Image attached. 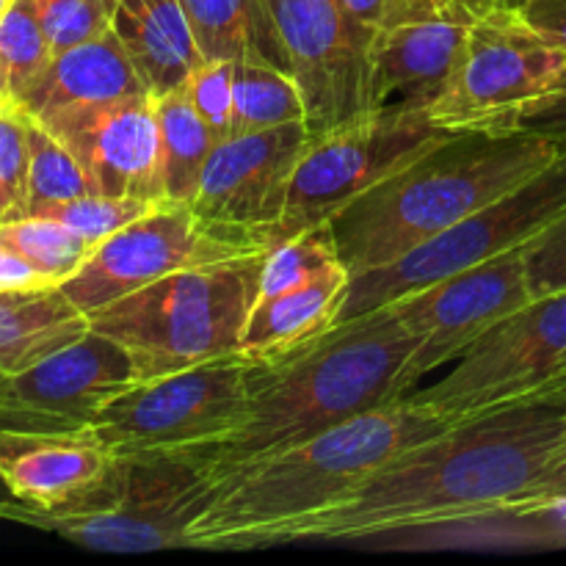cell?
Segmentation results:
<instances>
[{
    "instance_id": "cell-1",
    "label": "cell",
    "mask_w": 566,
    "mask_h": 566,
    "mask_svg": "<svg viewBox=\"0 0 566 566\" xmlns=\"http://www.w3.org/2000/svg\"><path fill=\"white\" fill-rule=\"evenodd\" d=\"M564 440L562 403L520 401L464 418L381 464L343 501L287 525L276 545L359 542L497 517Z\"/></svg>"
},
{
    "instance_id": "cell-2",
    "label": "cell",
    "mask_w": 566,
    "mask_h": 566,
    "mask_svg": "<svg viewBox=\"0 0 566 566\" xmlns=\"http://www.w3.org/2000/svg\"><path fill=\"white\" fill-rule=\"evenodd\" d=\"M418 337L390 307L337 326L302 352L249 365V403L241 423L197 448L213 484L276 451L396 401V385Z\"/></svg>"
},
{
    "instance_id": "cell-3",
    "label": "cell",
    "mask_w": 566,
    "mask_h": 566,
    "mask_svg": "<svg viewBox=\"0 0 566 566\" xmlns=\"http://www.w3.org/2000/svg\"><path fill=\"white\" fill-rule=\"evenodd\" d=\"M453 426L407 398L357 415L348 423L276 451L213 490L186 531V547L241 551L276 545L282 531L357 490L374 470L407 448Z\"/></svg>"
},
{
    "instance_id": "cell-4",
    "label": "cell",
    "mask_w": 566,
    "mask_h": 566,
    "mask_svg": "<svg viewBox=\"0 0 566 566\" xmlns=\"http://www.w3.org/2000/svg\"><path fill=\"white\" fill-rule=\"evenodd\" d=\"M528 130L448 133L326 221L348 274L423 247L562 155Z\"/></svg>"
},
{
    "instance_id": "cell-5",
    "label": "cell",
    "mask_w": 566,
    "mask_h": 566,
    "mask_svg": "<svg viewBox=\"0 0 566 566\" xmlns=\"http://www.w3.org/2000/svg\"><path fill=\"white\" fill-rule=\"evenodd\" d=\"M265 252L175 271L92 313L88 326L130 354L142 381L232 357L260 296Z\"/></svg>"
},
{
    "instance_id": "cell-6",
    "label": "cell",
    "mask_w": 566,
    "mask_h": 566,
    "mask_svg": "<svg viewBox=\"0 0 566 566\" xmlns=\"http://www.w3.org/2000/svg\"><path fill=\"white\" fill-rule=\"evenodd\" d=\"M213 479L191 453L116 457L108 479L72 506L36 512L17 503L14 523L99 553L186 547V531L213 497Z\"/></svg>"
},
{
    "instance_id": "cell-7",
    "label": "cell",
    "mask_w": 566,
    "mask_h": 566,
    "mask_svg": "<svg viewBox=\"0 0 566 566\" xmlns=\"http://www.w3.org/2000/svg\"><path fill=\"white\" fill-rule=\"evenodd\" d=\"M564 216L566 149L551 166L520 182L514 191L475 210L473 216L453 224L442 235L431 238L423 247L412 249L392 263L354 274L348 280L346 296H343L332 329L359 318V315L387 307L407 293L459 274L470 265L528 247L534 238H539L547 227L556 224Z\"/></svg>"
},
{
    "instance_id": "cell-8",
    "label": "cell",
    "mask_w": 566,
    "mask_h": 566,
    "mask_svg": "<svg viewBox=\"0 0 566 566\" xmlns=\"http://www.w3.org/2000/svg\"><path fill=\"white\" fill-rule=\"evenodd\" d=\"M566 77V50L542 36L520 9H497L468 28L462 55L429 119L451 133L520 130L525 114Z\"/></svg>"
},
{
    "instance_id": "cell-9",
    "label": "cell",
    "mask_w": 566,
    "mask_h": 566,
    "mask_svg": "<svg viewBox=\"0 0 566 566\" xmlns=\"http://www.w3.org/2000/svg\"><path fill=\"white\" fill-rule=\"evenodd\" d=\"M249 403V363L238 354L177 370L116 396L86 429L114 457L186 453L241 423Z\"/></svg>"
},
{
    "instance_id": "cell-10",
    "label": "cell",
    "mask_w": 566,
    "mask_h": 566,
    "mask_svg": "<svg viewBox=\"0 0 566 566\" xmlns=\"http://www.w3.org/2000/svg\"><path fill=\"white\" fill-rule=\"evenodd\" d=\"M271 238L205 221L188 202L155 205L94 247L86 263L61 282L72 304L92 315L175 271L265 252Z\"/></svg>"
},
{
    "instance_id": "cell-11",
    "label": "cell",
    "mask_w": 566,
    "mask_h": 566,
    "mask_svg": "<svg viewBox=\"0 0 566 566\" xmlns=\"http://www.w3.org/2000/svg\"><path fill=\"white\" fill-rule=\"evenodd\" d=\"M451 130L418 114H363L329 133L310 136L287 188L285 213L271 243L324 227L368 188L401 169Z\"/></svg>"
},
{
    "instance_id": "cell-12",
    "label": "cell",
    "mask_w": 566,
    "mask_h": 566,
    "mask_svg": "<svg viewBox=\"0 0 566 566\" xmlns=\"http://www.w3.org/2000/svg\"><path fill=\"white\" fill-rule=\"evenodd\" d=\"M566 357V291L534 296L492 326L440 381L407 398L412 407L459 423L520 403Z\"/></svg>"
},
{
    "instance_id": "cell-13",
    "label": "cell",
    "mask_w": 566,
    "mask_h": 566,
    "mask_svg": "<svg viewBox=\"0 0 566 566\" xmlns=\"http://www.w3.org/2000/svg\"><path fill=\"white\" fill-rule=\"evenodd\" d=\"M287 72L307 108L310 136L368 114L376 31L343 0H263Z\"/></svg>"
},
{
    "instance_id": "cell-14",
    "label": "cell",
    "mask_w": 566,
    "mask_h": 566,
    "mask_svg": "<svg viewBox=\"0 0 566 566\" xmlns=\"http://www.w3.org/2000/svg\"><path fill=\"white\" fill-rule=\"evenodd\" d=\"M531 298L534 293L523 247L387 304L418 337V346L396 385V401L431 370L462 357L492 326L517 313Z\"/></svg>"
},
{
    "instance_id": "cell-15",
    "label": "cell",
    "mask_w": 566,
    "mask_h": 566,
    "mask_svg": "<svg viewBox=\"0 0 566 566\" xmlns=\"http://www.w3.org/2000/svg\"><path fill=\"white\" fill-rule=\"evenodd\" d=\"M307 144L304 122L224 138L205 164L191 208L205 221L271 238L285 213L287 188Z\"/></svg>"
},
{
    "instance_id": "cell-16",
    "label": "cell",
    "mask_w": 566,
    "mask_h": 566,
    "mask_svg": "<svg viewBox=\"0 0 566 566\" xmlns=\"http://www.w3.org/2000/svg\"><path fill=\"white\" fill-rule=\"evenodd\" d=\"M39 122L70 147L97 193L166 202L153 94L66 108Z\"/></svg>"
},
{
    "instance_id": "cell-17",
    "label": "cell",
    "mask_w": 566,
    "mask_h": 566,
    "mask_svg": "<svg viewBox=\"0 0 566 566\" xmlns=\"http://www.w3.org/2000/svg\"><path fill=\"white\" fill-rule=\"evenodd\" d=\"M138 381L130 354L88 329L25 374L11 376V396L31 412L39 429H81Z\"/></svg>"
},
{
    "instance_id": "cell-18",
    "label": "cell",
    "mask_w": 566,
    "mask_h": 566,
    "mask_svg": "<svg viewBox=\"0 0 566 566\" xmlns=\"http://www.w3.org/2000/svg\"><path fill=\"white\" fill-rule=\"evenodd\" d=\"M114 459L86 426H0V484L36 512L72 506L92 495L108 479Z\"/></svg>"
},
{
    "instance_id": "cell-19",
    "label": "cell",
    "mask_w": 566,
    "mask_h": 566,
    "mask_svg": "<svg viewBox=\"0 0 566 566\" xmlns=\"http://www.w3.org/2000/svg\"><path fill=\"white\" fill-rule=\"evenodd\" d=\"M468 28L464 22L437 17L376 31L368 114H429L451 83Z\"/></svg>"
},
{
    "instance_id": "cell-20",
    "label": "cell",
    "mask_w": 566,
    "mask_h": 566,
    "mask_svg": "<svg viewBox=\"0 0 566 566\" xmlns=\"http://www.w3.org/2000/svg\"><path fill=\"white\" fill-rule=\"evenodd\" d=\"M144 94H149L147 83L111 28L103 36L55 55L48 70L17 97V105L33 119H48L66 108L116 103Z\"/></svg>"
},
{
    "instance_id": "cell-21",
    "label": "cell",
    "mask_w": 566,
    "mask_h": 566,
    "mask_svg": "<svg viewBox=\"0 0 566 566\" xmlns=\"http://www.w3.org/2000/svg\"><path fill=\"white\" fill-rule=\"evenodd\" d=\"M352 274L346 265L332 269L302 285L258 296L243 326L238 357L249 365L285 359L332 332Z\"/></svg>"
},
{
    "instance_id": "cell-22",
    "label": "cell",
    "mask_w": 566,
    "mask_h": 566,
    "mask_svg": "<svg viewBox=\"0 0 566 566\" xmlns=\"http://www.w3.org/2000/svg\"><path fill=\"white\" fill-rule=\"evenodd\" d=\"M114 33L153 97L186 86L205 61L180 0H116Z\"/></svg>"
},
{
    "instance_id": "cell-23",
    "label": "cell",
    "mask_w": 566,
    "mask_h": 566,
    "mask_svg": "<svg viewBox=\"0 0 566 566\" xmlns=\"http://www.w3.org/2000/svg\"><path fill=\"white\" fill-rule=\"evenodd\" d=\"M92 329L61 285L36 291H0V368L25 374Z\"/></svg>"
},
{
    "instance_id": "cell-24",
    "label": "cell",
    "mask_w": 566,
    "mask_h": 566,
    "mask_svg": "<svg viewBox=\"0 0 566 566\" xmlns=\"http://www.w3.org/2000/svg\"><path fill=\"white\" fill-rule=\"evenodd\" d=\"M205 61L263 59L287 70L263 0H180Z\"/></svg>"
},
{
    "instance_id": "cell-25",
    "label": "cell",
    "mask_w": 566,
    "mask_h": 566,
    "mask_svg": "<svg viewBox=\"0 0 566 566\" xmlns=\"http://www.w3.org/2000/svg\"><path fill=\"white\" fill-rule=\"evenodd\" d=\"M155 114H158L160 130V169H164L166 199L191 205L205 164L216 147V136L193 108L182 86L164 97H155Z\"/></svg>"
},
{
    "instance_id": "cell-26",
    "label": "cell",
    "mask_w": 566,
    "mask_h": 566,
    "mask_svg": "<svg viewBox=\"0 0 566 566\" xmlns=\"http://www.w3.org/2000/svg\"><path fill=\"white\" fill-rule=\"evenodd\" d=\"M232 66H235L232 70V88H235L232 136L293 125V122L307 125L302 88L291 72L263 59L235 61Z\"/></svg>"
},
{
    "instance_id": "cell-27",
    "label": "cell",
    "mask_w": 566,
    "mask_h": 566,
    "mask_svg": "<svg viewBox=\"0 0 566 566\" xmlns=\"http://www.w3.org/2000/svg\"><path fill=\"white\" fill-rule=\"evenodd\" d=\"M28 147H31L28 216H44L59 205L86 197V193H97L70 147L31 114H28Z\"/></svg>"
},
{
    "instance_id": "cell-28",
    "label": "cell",
    "mask_w": 566,
    "mask_h": 566,
    "mask_svg": "<svg viewBox=\"0 0 566 566\" xmlns=\"http://www.w3.org/2000/svg\"><path fill=\"white\" fill-rule=\"evenodd\" d=\"M0 243L20 254L53 285L70 280L94 252L86 238L77 235L61 221L44 219V216H25V219L0 224Z\"/></svg>"
},
{
    "instance_id": "cell-29",
    "label": "cell",
    "mask_w": 566,
    "mask_h": 566,
    "mask_svg": "<svg viewBox=\"0 0 566 566\" xmlns=\"http://www.w3.org/2000/svg\"><path fill=\"white\" fill-rule=\"evenodd\" d=\"M53 61L36 0H14L0 20V64L14 99L42 75Z\"/></svg>"
},
{
    "instance_id": "cell-30",
    "label": "cell",
    "mask_w": 566,
    "mask_h": 566,
    "mask_svg": "<svg viewBox=\"0 0 566 566\" xmlns=\"http://www.w3.org/2000/svg\"><path fill=\"white\" fill-rule=\"evenodd\" d=\"M28 114L17 103L0 108V224L28 216Z\"/></svg>"
},
{
    "instance_id": "cell-31",
    "label": "cell",
    "mask_w": 566,
    "mask_h": 566,
    "mask_svg": "<svg viewBox=\"0 0 566 566\" xmlns=\"http://www.w3.org/2000/svg\"><path fill=\"white\" fill-rule=\"evenodd\" d=\"M53 59L114 28L116 0H36Z\"/></svg>"
},
{
    "instance_id": "cell-32",
    "label": "cell",
    "mask_w": 566,
    "mask_h": 566,
    "mask_svg": "<svg viewBox=\"0 0 566 566\" xmlns=\"http://www.w3.org/2000/svg\"><path fill=\"white\" fill-rule=\"evenodd\" d=\"M153 208H155L153 202H142V199L86 193V197H77L72 199V202H64L59 205V208L48 210L44 219L61 221V224H66L70 230H75L77 235L86 238L92 247H97V243H103L105 238L119 232L122 227L136 221L138 216L149 213Z\"/></svg>"
},
{
    "instance_id": "cell-33",
    "label": "cell",
    "mask_w": 566,
    "mask_h": 566,
    "mask_svg": "<svg viewBox=\"0 0 566 566\" xmlns=\"http://www.w3.org/2000/svg\"><path fill=\"white\" fill-rule=\"evenodd\" d=\"M232 61H202L186 81V94L208 122L216 144L232 136V108H235V88H232Z\"/></svg>"
},
{
    "instance_id": "cell-34",
    "label": "cell",
    "mask_w": 566,
    "mask_h": 566,
    "mask_svg": "<svg viewBox=\"0 0 566 566\" xmlns=\"http://www.w3.org/2000/svg\"><path fill=\"white\" fill-rule=\"evenodd\" d=\"M525 263L534 296L566 291V216L525 247Z\"/></svg>"
},
{
    "instance_id": "cell-35",
    "label": "cell",
    "mask_w": 566,
    "mask_h": 566,
    "mask_svg": "<svg viewBox=\"0 0 566 566\" xmlns=\"http://www.w3.org/2000/svg\"><path fill=\"white\" fill-rule=\"evenodd\" d=\"M566 509V440L553 462L509 503L506 517H536V514L564 512Z\"/></svg>"
},
{
    "instance_id": "cell-36",
    "label": "cell",
    "mask_w": 566,
    "mask_h": 566,
    "mask_svg": "<svg viewBox=\"0 0 566 566\" xmlns=\"http://www.w3.org/2000/svg\"><path fill=\"white\" fill-rule=\"evenodd\" d=\"M343 6L374 31H390L442 17L434 0H343Z\"/></svg>"
},
{
    "instance_id": "cell-37",
    "label": "cell",
    "mask_w": 566,
    "mask_h": 566,
    "mask_svg": "<svg viewBox=\"0 0 566 566\" xmlns=\"http://www.w3.org/2000/svg\"><path fill=\"white\" fill-rule=\"evenodd\" d=\"M520 130H528V133H536V136L551 138L553 144H558V147L566 149V77L551 97L542 99L531 114L523 116Z\"/></svg>"
},
{
    "instance_id": "cell-38",
    "label": "cell",
    "mask_w": 566,
    "mask_h": 566,
    "mask_svg": "<svg viewBox=\"0 0 566 566\" xmlns=\"http://www.w3.org/2000/svg\"><path fill=\"white\" fill-rule=\"evenodd\" d=\"M520 14L545 39L566 50V0H525Z\"/></svg>"
},
{
    "instance_id": "cell-39",
    "label": "cell",
    "mask_w": 566,
    "mask_h": 566,
    "mask_svg": "<svg viewBox=\"0 0 566 566\" xmlns=\"http://www.w3.org/2000/svg\"><path fill=\"white\" fill-rule=\"evenodd\" d=\"M53 282L39 274L33 265L17 252H11L6 243H0V291H36V287H50Z\"/></svg>"
},
{
    "instance_id": "cell-40",
    "label": "cell",
    "mask_w": 566,
    "mask_h": 566,
    "mask_svg": "<svg viewBox=\"0 0 566 566\" xmlns=\"http://www.w3.org/2000/svg\"><path fill=\"white\" fill-rule=\"evenodd\" d=\"M434 3L446 20L464 22V25H473L475 20L497 9H514L512 0H434Z\"/></svg>"
},
{
    "instance_id": "cell-41",
    "label": "cell",
    "mask_w": 566,
    "mask_h": 566,
    "mask_svg": "<svg viewBox=\"0 0 566 566\" xmlns=\"http://www.w3.org/2000/svg\"><path fill=\"white\" fill-rule=\"evenodd\" d=\"M566 396V357L562 359V365H558L556 370H553L551 376H547L545 381H542L539 387H536L534 392H531L525 401H551V403H558L562 398Z\"/></svg>"
},
{
    "instance_id": "cell-42",
    "label": "cell",
    "mask_w": 566,
    "mask_h": 566,
    "mask_svg": "<svg viewBox=\"0 0 566 566\" xmlns=\"http://www.w3.org/2000/svg\"><path fill=\"white\" fill-rule=\"evenodd\" d=\"M0 426H33V429H39L31 412L14 396H0Z\"/></svg>"
},
{
    "instance_id": "cell-43",
    "label": "cell",
    "mask_w": 566,
    "mask_h": 566,
    "mask_svg": "<svg viewBox=\"0 0 566 566\" xmlns=\"http://www.w3.org/2000/svg\"><path fill=\"white\" fill-rule=\"evenodd\" d=\"M3 486V484H0ZM17 503L20 501H14V497L9 495V492H0V520H6V523H14V514H17Z\"/></svg>"
},
{
    "instance_id": "cell-44",
    "label": "cell",
    "mask_w": 566,
    "mask_h": 566,
    "mask_svg": "<svg viewBox=\"0 0 566 566\" xmlns=\"http://www.w3.org/2000/svg\"><path fill=\"white\" fill-rule=\"evenodd\" d=\"M11 103H17V99H14V94H11L9 77H6L3 64H0V108H3V105H11Z\"/></svg>"
},
{
    "instance_id": "cell-45",
    "label": "cell",
    "mask_w": 566,
    "mask_h": 566,
    "mask_svg": "<svg viewBox=\"0 0 566 566\" xmlns=\"http://www.w3.org/2000/svg\"><path fill=\"white\" fill-rule=\"evenodd\" d=\"M0 396H11V376L0 368Z\"/></svg>"
},
{
    "instance_id": "cell-46",
    "label": "cell",
    "mask_w": 566,
    "mask_h": 566,
    "mask_svg": "<svg viewBox=\"0 0 566 566\" xmlns=\"http://www.w3.org/2000/svg\"><path fill=\"white\" fill-rule=\"evenodd\" d=\"M11 3H14V0H0V20H3V14L9 11Z\"/></svg>"
},
{
    "instance_id": "cell-47",
    "label": "cell",
    "mask_w": 566,
    "mask_h": 566,
    "mask_svg": "<svg viewBox=\"0 0 566 566\" xmlns=\"http://www.w3.org/2000/svg\"><path fill=\"white\" fill-rule=\"evenodd\" d=\"M512 3H514V9H520V6H523L525 0H512Z\"/></svg>"
}]
</instances>
